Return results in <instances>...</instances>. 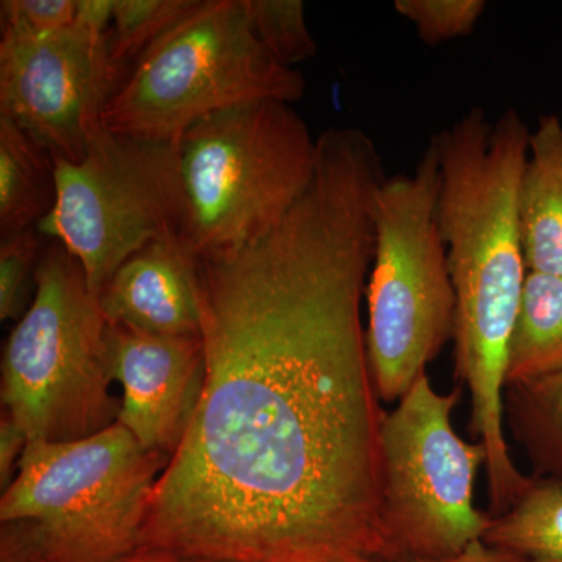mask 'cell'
I'll return each mask as SVG.
<instances>
[{"label":"cell","instance_id":"cell-1","mask_svg":"<svg viewBox=\"0 0 562 562\" xmlns=\"http://www.w3.org/2000/svg\"><path fill=\"white\" fill-rule=\"evenodd\" d=\"M384 179L371 139L322 133L290 213L198 260L205 380L136 554L402 562L383 519L387 412L361 322Z\"/></svg>","mask_w":562,"mask_h":562},{"label":"cell","instance_id":"cell-2","mask_svg":"<svg viewBox=\"0 0 562 562\" xmlns=\"http://www.w3.org/2000/svg\"><path fill=\"white\" fill-rule=\"evenodd\" d=\"M531 128L516 109L497 121L473 106L431 135L441 166L438 220L457 295L454 373L471 391V432L487 452L486 473L512 475L503 394L506 361L528 268L519 188Z\"/></svg>","mask_w":562,"mask_h":562},{"label":"cell","instance_id":"cell-3","mask_svg":"<svg viewBox=\"0 0 562 562\" xmlns=\"http://www.w3.org/2000/svg\"><path fill=\"white\" fill-rule=\"evenodd\" d=\"M168 462L120 422L80 441H29L0 498L2 562L135 557Z\"/></svg>","mask_w":562,"mask_h":562},{"label":"cell","instance_id":"cell-4","mask_svg":"<svg viewBox=\"0 0 562 562\" xmlns=\"http://www.w3.org/2000/svg\"><path fill=\"white\" fill-rule=\"evenodd\" d=\"M180 241L198 260L228 254L279 224L312 184L317 138L291 103L211 113L177 140Z\"/></svg>","mask_w":562,"mask_h":562},{"label":"cell","instance_id":"cell-5","mask_svg":"<svg viewBox=\"0 0 562 562\" xmlns=\"http://www.w3.org/2000/svg\"><path fill=\"white\" fill-rule=\"evenodd\" d=\"M109 328L80 261L47 243L31 306L2 353V405L29 441H80L116 424Z\"/></svg>","mask_w":562,"mask_h":562},{"label":"cell","instance_id":"cell-6","mask_svg":"<svg viewBox=\"0 0 562 562\" xmlns=\"http://www.w3.org/2000/svg\"><path fill=\"white\" fill-rule=\"evenodd\" d=\"M441 166L430 139L413 173L386 177L373 202L366 284L369 368L380 401L401 402L454 335L457 295L438 220Z\"/></svg>","mask_w":562,"mask_h":562},{"label":"cell","instance_id":"cell-7","mask_svg":"<svg viewBox=\"0 0 562 562\" xmlns=\"http://www.w3.org/2000/svg\"><path fill=\"white\" fill-rule=\"evenodd\" d=\"M301 70L281 65L251 32L246 0H194L136 60L103 111L116 135L177 143L216 111L261 101L294 103Z\"/></svg>","mask_w":562,"mask_h":562},{"label":"cell","instance_id":"cell-8","mask_svg":"<svg viewBox=\"0 0 562 562\" xmlns=\"http://www.w3.org/2000/svg\"><path fill=\"white\" fill-rule=\"evenodd\" d=\"M461 394V384L439 394L425 373L384 416L383 519L402 562L457 557L482 541L494 519L473 505L486 449L453 430L452 413Z\"/></svg>","mask_w":562,"mask_h":562},{"label":"cell","instance_id":"cell-9","mask_svg":"<svg viewBox=\"0 0 562 562\" xmlns=\"http://www.w3.org/2000/svg\"><path fill=\"white\" fill-rule=\"evenodd\" d=\"M54 161L57 202L36 228L80 261L88 286L98 294L132 254L179 232L177 143L103 128L83 160Z\"/></svg>","mask_w":562,"mask_h":562},{"label":"cell","instance_id":"cell-10","mask_svg":"<svg viewBox=\"0 0 562 562\" xmlns=\"http://www.w3.org/2000/svg\"><path fill=\"white\" fill-rule=\"evenodd\" d=\"M124 79L111 60L106 35L76 22L41 40L2 31L0 116L54 160H83L105 128L103 111Z\"/></svg>","mask_w":562,"mask_h":562},{"label":"cell","instance_id":"cell-11","mask_svg":"<svg viewBox=\"0 0 562 562\" xmlns=\"http://www.w3.org/2000/svg\"><path fill=\"white\" fill-rule=\"evenodd\" d=\"M113 382L124 390L117 422L149 452L171 460L190 427L205 380L202 338L109 328Z\"/></svg>","mask_w":562,"mask_h":562},{"label":"cell","instance_id":"cell-12","mask_svg":"<svg viewBox=\"0 0 562 562\" xmlns=\"http://www.w3.org/2000/svg\"><path fill=\"white\" fill-rule=\"evenodd\" d=\"M99 302L111 325L202 338L198 258L177 235L155 239L121 262L99 291Z\"/></svg>","mask_w":562,"mask_h":562},{"label":"cell","instance_id":"cell-13","mask_svg":"<svg viewBox=\"0 0 562 562\" xmlns=\"http://www.w3.org/2000/svg\"><path fill=\"white\" fill-rule=\"evenodd\" d=\"M519 217L528 271L562 277V120L557 114L539 117L530 133Z\"/></svg>","mask_w":562,"mask_h":562},{"label":"cell","instance_id":"cell-14","mask_svg":"<svg viewBox=\"0 0 562 562\" xmlns=\"http://www.w3.org/2000/svg\"><path fill=\"white\" fill-rule=\"evenodd\" d=\"M57 202L54 157L0 116V238L38 227Z\"/></svg>","mask_w":562,"mask_h":562},{"label":"cell","instance_id":"cell-15","mask_svg":"<svg viewBox=\"0 0 562 562\" xmlns=\"http://www.w3.org/2000/svg\"><path fill=\"white\" fill-rule=\"evenodd\" d=\"M562 373V277L530 272L509 339L506 386Z\"/></svg>","mask_w":562,"mask_h":562},{"label":"cell","instance_id":"cell-16","mask_svg":"<svg viewBox=\"0 0 562 562\" xmlns=\"http://www.w3.org/2000/svg\"><path fill=\"white\" fill-rule=\"evenodd\" d=\"M503 419L527 453L531 476L562 483V373L508 384Z\"/></svg>","mask_w":562,"mask_h":562},{"label":"cell","instance_id":"cell-17","mask_svg":"<svg viewBox=\"0 0 562 562\" xmlns=\"http://www.w3.org/2000/svg\"><path fill=\"white\" fill-rule=\"evenodd\" d=\"M482 541L517 562H562V483L532 476L519 502L492 519Z\"/></svg>","mask_w":562,"mask_h":562},{"label":"cell","instance_id":"cell-18","mask_svg":"<svg viewBox=\"0 0 562 562\" xmlns=\"http://www.w3.org/2000/svg\"><path fill=\"white\" fill-rule=\"evenodd\" d=\"M194 0H114L106 33L111 60L127 77L136 60L191 9Z\"/></svg>","mask_w":562,"mask_h":562},{"label":"cell","instance_id":"cell-19","mask_svg":"<svg viewBox=\"0 0 562 562\" xmlns=\"http://www.w3.org/2000/svg\"><path fill=\"white\" fill-rule=\"evenodd\" d=\"M251 32L266 50L288 68L316 57L302 0H246Z\"/></svg>","mask_w":562,"mask_h":562},{"label":"cell","instance_id":"cell-20","mask_svg":"<svg viewBox=\"0 0 562 562\" xmlns=\"http://www.w3.org/2000/svg\"><path fill=\"white\" fill-rule=\"evenodd\" d=\"M47 244L38 228L0 238V321H20L36 290Z\"/></svg>","mask_w":562,"mask_h":562},{"label":"cell","instance_id":"cell-21","mask_svg":"<svg viewBox=\"0 0 562 562\" xmlns=\"http://www.w3.org/2000/svg\"><path fill=\"white\" fill-rule=\"evenodd\" d=\"M394 10L412 22L427 46L471 35L486 10L484 0H395Z\"/></svg>","mask_w":562,"mask_h":562},{"label":"cell","instance_id":"cell-22","mask_svg":"<svg viewBox=\"0 0 562 562\" xmlns=\"http://www.w3.org/2000/svg\"><path fill=\"white\" fill-rule=\"evenodd\" d=\"M77 0H2V31L41 40L65 31L76 22Z\"/></svg>","mask_w":562,"mask_h":562},{"label":"cell","instance_id":"cell-23","mask_svg":"<svg viewBox=\"0 0 562 562\" xmlns=\"http://www.w3.org/2000/svg\"><path fill=\"white\" fill-rule=\"evenodd\" d=\"M29 438L21 430L9 414L2 416L0 422V486L5 491L10 486L11 475H13L14 465L20 464L22 453L27 447Z\"/></svg>","mask_w":562,"mask_h":562},{"label":"cell","instance_id":"cell-24","mask_svg":"<svg viewBox=\"0 0 562 562\" xmlns=\"http://www.w3.org/2000/svg\"><path fill=\"white\" fill-rule=\"evenodd\" d=\"M114 0H77L76 24L106 35L113 21Z\"/></svg>","mask_w":562,"mask_h":562},{"label":"cell","instance_id":"cell-25","mask_svg":"<svg viewBox=\"0 0 562 562\" xmlns=\"http://www.w3.org/2000/svg\"><path fill=\"white\" fill-rule=\"evenodd\" d=\"M436 562H517L509 554L501 552V550L492 549L483 541L472 542L468 549L462 550L457 557L449 558V560Z\"/></svg>","mask_w":562,"mask_h":562},{"label":"cell","instance_id":"cell-26","mask_svg":"<svg viewBox=\"0 0 562 562\" xmlns=\"http://www.w3.org/2000/svg\"><path fill=\"white\" fill-rule=\"evenodd\" d=\"M122 562H206L194 560H181V558L160 557V554H135Z\"/></svg>","mask_w":562,"mask_h":562}]
</instances>
